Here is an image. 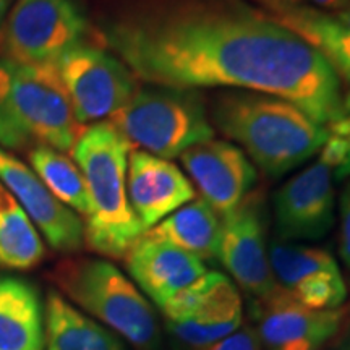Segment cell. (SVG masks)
<instances>
[{"label":"cell","instance_id":"obj_1","mask_svg":"<svg viewBox=\"0 0 350 350\" xmlns=\"http://www.w3.org/2000/svg\"><path fill=\"white\" fill-rule=\"evenodd\" d=\"M99 38L151 86L275 96L323 126L342 111L325 57L248 0H133L100 23Z\"/></svg>","mask_w":350,"mask_h":350},{"label":"cell","instance_id":"obj_2","mask_svg":"<svg viewBox=\"0 0 350 350\" xmlns=\"http://www.w3.org/2000/svg\"><path fill=\"white\" fill-rule=\"evenodd\" d=\"M213 125L268 177H281L312 159L327 139L326 126L286 99L253 91L222 93L213 104Z\"/></svg>","mask_w":350,"mask_h":350},{"label":"cell","instance_id":"obj_3","mask_svg":"<svg viewBox=\"0 0 350 350\" xmlns=\"http://www.w3.org/2000/svg\"><path fill=\"white\" fill-rule=\"evenodd\" d=\"M131 151V144L111 122L83 129L72 150L90 198V211L83 221L85 243L98 255L113 260L125 258L146 232L126 193Z\"/></svg>","mask_w":350,"mask_h":350},{"label":"cell","instance_id":"obj_4","mask_svg":"<svg viewBox=\"0 0 350 350\" xmlns=\"http://www.w3.org/2000/svg\"><path fill=\"white\" fill-rule=\"evenodd\" d=\"M81 131L54 64L0 59V148L72 152Z\"/></svg>","mask_w":350,"mask_h":350},{"label":"cell","instance_id":"obj_5","mask_svg":"<svg viewBox=\"0 0 350 350\" xmlns=\"http://www.w3.org/2000/svg\"><path fill=\"white\" fill-rule=\"evenodd\" d=\"M55 286L70 304L138 350H154L159 319L129 275L103 258H68L55 266Z\"/></svg>","mask_w":350,"mask_h":350},{"label":"cell","instance_id":"obj_6","mask_svg":"<svg viewBox=\"0 0 350 350\" xmlns=\"http://www.w3.org/2000/svg\"><path fill=\"white\" fill-rule=\"evenodd\" d=\"M107 122L124 135L131 148L169 161L216 138L204 103L195 90L138 88L133 98Z\"/></svg>","mask_w":350,"mask_h":350},{"label":"cell","instance_id":"obj_7","mask_svg":"<svg viewBox=\"0 0 350 350\" xmlns=\"http://www.w3.org/2000/svg\"><path fill=\"white\" fill-rule=\"evenodd\" d=\"M80 125L106 122L138 91V78L117 55L86 41L54 62Z\"/></svg>","mask_w":350,"mask_h":350},{"label":"cell","instance_id":"obj_8","mask_svg":"<svg viewBox=\"0 0 350 350\" xmlns=\"http://www.w3.org/2000/svg\"><path fill=\"white\" fill-rule=\"evenodd\" d=\"M88 33L90 21L77 0H15L0 47L13 62L54 64Z\"/></svg>","mask_w":350,"mask_h":350},{"label":"cell","instance_id":"obj_9","mask_svg":"<svg viewBox=\"0 0 350 350\" xmlns=\"http://www.w3.org/2000/svg\"><path fill=\"white\" fill-rule=\"evenodd\" d=\"M161 312L170 334L191 350L227 338L243 323L239 287L219 271H206Z\"/></svg>","mask_w":350,"mask_h":350},{"label":"cell","instance_id":"obj_10","mask_svg":"<svg viewBox=\"0 0 350 350\" xmlns=\"http://www.w3.org/2000/svg\"><path fill=\"white\" fill-rule=\"evenodd\" d=\"M217 261L253 300L265 299L278 287L269 265L265 200L260 191H250L237 208L221 217Z\"/></svg>","mask_w":350,"mask_h":350},{"label":"cell","instance_id":"obj_11","mask_svg":"<svg viewBox=\"0 0 350 350\" xmlns=\"http://www.w3.org/2000/svg\"><path fill=\"white\" fill-rule=\"evenodd\" d=\"M252 314L261 344L268 350H319L344 327V308H310L281 287L253 300Z\"/></svg>","mask_w":350,"mask_h":350},{"label":"cell","instance_id":"obj_12","mask_svg":"<svg viewBox=\"0 0 350 350\" xmlns=\"http://www.w3.org/2000/svg\"><path fill=\"white\" fill-rule=\"evenodd\" d=\"M268 253L275 282L297 301L314 310L342 306L347 286L331 253L279 239L268 245Z\"/></svg>","mask_w":350,"mask_h":350},{"label":"cell","instance_id":"obj_13","mask_svg":"<svg viewBox=\"0 0 350 350\" xmlns=\"http://www.w3.org/2000/svg\"><path fill=\"white\" fill-rule=\"evenodd\" d=\"M0 182L54 250L75 253L85 245L81 217L51 193L29 164L3 148H0Z\"/></svg>","mask_w":350,"mask_h":350},{"label":"cell","instance_id":"obj_14","mask_svg":"<svg viewBox=\"0 0 350 350\" xmlns=\"http://www.w3.org/2000/svg\"><path fill=\"white\" fill-rule=\"evenodd\" d=\"M334 175L321 161L305 167L274 195V224L279 240L323 239L334 224Z\"/></svg>","mask_w":350,"mask_h":350},{"label":"cell","instance_id":"obj_15","mask_svg":"<svg viewBox=\"0 0 350 350\" xmlns=\"http://www.w3.org/2000/svg\"><path fill=\"white\" fill-rule=\"evenodd\" d=\"M180 161L198 187L201 198L221 217L242 203L258 178L256 167L248 156L226 139L196 144L183 152Z\"/></svg>","mask_w":350,"mask_h":350},{"label":"cell","instance_id":"obj_16","mask_svg":"<svg viewBox=\"0 0 350 350\" xmlns=\"http://www.w3.org/2000/svg\"><path fill=\"white\" fill-rule=\"evenodd\" d=\"M126 193L144 230L196 198L195 185L178 165L142 150L130 152Z\"/></svg>","mask_w":350,"mask_h":350},{"label":"cell","instance_id":"obj_17","mask_svg":"<svg viewBox=\"0 0 350 350\" xmlns=\"http://www.w3.org/2000/svg\"><path fill=\"white\" fill-rule=\"evenodd\" d=\"M125 266L131 281L157 308L208 271L200 258L146 234L125 255Z\"/></svg>","mask_w":350,"mask_h":350},{"label":"cell","instance_id":"obj_18","mask_svg":"<svg viewBox=\"0 0 350 350\" xmlns=\"http://www.w3.org/2000/svg\"><path fill=\"white\" fill-rule=\"evenodd\" d=\"M262 10L304 38L338 73L350 83V29L331 13L294 0H256Z\"/></svg>","mask_w":350,"mask_h":350},{"label":"cell","instance_id":"obj_19","mask_svg":"<svg viewBox=\"0 0 350 350\" xmlns=\"http://www.w3.org/2000/svg\"><path fill=\"white\" fill-rule=\"evenodd\" d=\"M46 349V304L26 279L0 278V350Z\"/></svg>","mask_w":350,"mask_h":350},{"label":"cell","instance_id":"obj_20","mask_svg":"<svg viewBox=\"0 0 350 350\" xmlns=\"http://www.w3.org/2000/svg\"><path fill=\"white\" fill-rule=\"evenodd\" d=\"M44 350H125L124 340L77 306L60 292L46 299V349Z\"/></svg>","mask_w":350,"mask_h":350},{"label":"cell","instance_id":"obj_21","mask_svg":"<svg viewBox=\"0 0 350 350\" xmlns=\"http://www.w3.org/2000/svg\"><path fill=\"white\" fill-rule=\"evenodd\" d=\"M144 234L174 245L201 261H216L221 239V216L200 196Z\"/></svg>","mask_w":350,"mask_h":350},{"label":"cell","instance_id":"obj_22","mask_svg":"<svg viewBox=\"0 0 350 350\" xmlns=\"http://www.w3.org/2000/svg\"><path fill=\"white\" fill-rule=\"evenodd\" d=\"M44 255L46 248L38 229L0 182V265L8 269H31Z\"/></svg>","mask_w":350,"mask_h":350},{"label":"cell","instance_id":"obj_23","mask_svg":"<svg viewBox=\"0 0 350 350\" xmlns=\"http://www.w3.org/2000/svg\"><path fill=\"white\" fill-rule=\"evenodd\" d=\"M28 157L29 167L38 174L51 193L72 211L86 217L90 211V198L85 178L75 161L49 146L33 148Z\"/></svg>","mask_w":350,"mask_h":350},{"label":"cell","instance_id":"obj_24","mask_svg":"<svg viewBox=\"0 0 350 350\" xmlns=\"http://www.w3.org/2000/svg\"><path fill=\"white\" fill-rule=\"evenodd\" d=\"M327 139L319 151V161L332 170L334 178L350 177V91L344 96L340 116L326 125Z\"/></svg>","mask_w":350,"mask_h":350},{"label":"cell","instance_id":"obj_25","mask_svg":"<svg viewBox=\"0 0 350 350\" xmlns=\"http://www.w3.org/2000/svg\"><path fill=\"white\" fill-rule=\"evenodd\" d=\"M262 344L258 332L253 326H240L237 331L232 332L224 339L204 345L196 350H261Z\"/></svg>","mask_w":350,"mask_h":350},{"label":"cell","instance_id":"obj_26","mask_svg":"<svg viewBox=\"0 0 350 350\" xmlns=\"http://www.w3.org/2000/svg\"><path fill=\"white\" fill-rule=\"evenodd\" d=\"M339 253L345 265L350 268V183L340 196V240Z\"/></svg>","mask_w":350,"mask_h":350},{"label":"cell","instance_id":"obj_27","mask_svg":"<svg viewBox=\"0 0 350 350\" xmlns=\"http://www.w3.org/2000/svg\"><path fill=\"white\" fill-rule=\"evenodd\" d=\"M294 2L310 5L326 13H339L349 7L350 0H294Z\"/></svg>","mask_w":350,"mask_h":350},{"label":"cell","instance_id":"obj_28","mask_svg":"<svg viewBox=\"0 0 350 350\" xmlns=\"http://www.w3.org/2000/svg\"><path fill=\"white\" fill-rule=\"evenodd\" d=\"M13 3H15V0H0V46H2L3 31H5L7 18L10 15Z\"/></svg>","mask_w":350,"mask_h":350},{"label":"cell","instance_id":"obj_29","mask_svg":"<svg viewBox=\"0 0 350 350\" xmlns=\"http://www.w3.org/2000/svg\"><path fill=\"white\" fill-rule=\"evenodd\" d=\"M340 331H342V329H340ZM338 336H339V339H338V342L334 344L332 350H350V323L344 327L342 334L339 332Z\"/></svg>","mask_w":350,"mask_h":350},{"label":"cell","instance_id":"obj_30","mask_svg":"<svg viewBox=\"0 0 350 350\" xmlns=\"http://www.w3.org/2000/svg\"><path fill=\"white\" fill-rule=\"evenodd\" d=\"M331 15H334L336 18H338L340 23H342L344 26H347V28L350 29V3H349V7L347 8H344L342 12H339V13H331Z\"/></svg>","mask_w":350,"mask_h":350},{"label":"cell","instance_id":"obj_31","mask_svg":"<svg viewBox=\"0 0 350 350\" xmlns=\"http://www.w3.org/2000/svg\"><path fill=\"white\" fill-rule=\"evenodd\" d=\"M349 310H350V306H349Z\"/></svg>","mask_w":350,"mask_h":350}]
</instances>
